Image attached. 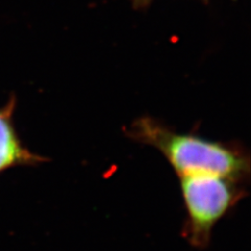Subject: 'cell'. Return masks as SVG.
I'll use <instances>...</instances> for the list:
<instances>
[{
    "label": "cell",
    "instance_id": "obj_3",
    "mask_svg": "<svg viewBox=\"0 0 251 251\" xmlns=\"http://www.w3.org/2000/svg\"><path fill=\"white\" fill-rule=\"evenodd\" d=\"M16 103V98L12 96L0 108V173L17 167L37 166L47 160L30 152L19 138L13 122Z\"/></svg>",
    "mask_w": 251,
    "mask_h": 251
},
{
    "label": "cell",
    "instance_id": "obj_1",
    "mask_svg": "<svg viewBox=\"0 0 251 251\" xmlns=\"http://www.w3.org/2000/svg\"><path fill=\"white\" fill-rule=\"evenodd\" d=\"M129 134L160 151L179 177L213 174L242 182L249 178V157L234 146L176 133L147 117L135 122Z\"/></svg>",
    "mask_w": 251,
    "mask_h": 251
},
{
    "label": "cell",
    "instance_id": "obj_4",
    "mask_svg": "<svg viewBox=\"0 0 251 251\" xmlns=\"http://www.w3.org/2000/svg\"><path fill=\"white\" fill-rule=\"evenodd\" d=\"M151 0H132V2L134 3L136 7H145L149 3H150Z\"/></svg>",
    "mask_w": 251,
    "mask_h": 251
},
{
    "label": "cell",
    "instance_id": "obj_2",
    "mask_svg": "<svg viewBox=\"0 0 251 251\" xmlns=\"http://www.w3.org/2000/svg\"><path fill=\"white\" fill-rule=\"evenodd\" d=\"M185 208L182 237L191 246L204 249L215 226L245 197V182L213 174L180 176Z\"/></svg>",
    "mask_w": 251,
    "mask_h": 251
}]
</instances>
